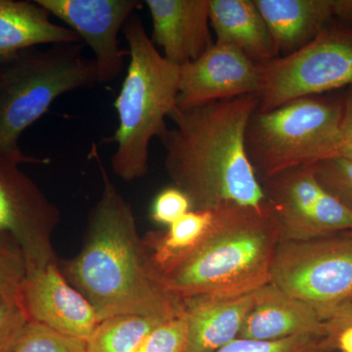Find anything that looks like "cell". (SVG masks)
I'll list each match as a JSON object with an SVG mask.
<instances>
[{"label":"cell","mask_w":352,"mask_h":352,"mask_svg":"<svg viewBox=\"0 0 352 352\" xmlns=\"http://www.w3.org/2000/svg\"><path fill=\"white\" fill-rule=\"evenodd\" d=\"M283 56L300 50L335 19L352 21V0H254Z\"/></svg>","instance_id":"obj_15"},{"label":"cell","mask_w":352,"mask_h":352,"mask_svg":"<svg viewBox=\"0 0 352 352\" xmlns=\"http://www.w3.org/2000/svg\"><path fill=\"white\" fill-rule=\"evenodd\" d=\"M0 63H1V62H0Z\"/></svg>","instance_id":"obj_34"},{"label":"cell","mask_w":352,"mask_h":352,"mask_svg":"<svg viewBox=\"0 0 352 352\" xmlns=\"http://www.w3.org/2000/svg\"><path fill=\"white\" fill-rule=\"evenodd\" d=\"M261 112L352 87V28L331 24L300 50L261 65Z\"/></svg>","instance_id":"obj_7"},{"label":"cell","mask_w":352,"mask_h":352,"mask_svg":"<svg viewBox=\"0 0 352 352\" xmlns=\"http://www.w3.org/2000/svg\"><path fill=\"white\" fill-rule=\"evenodd\" d=\"M214 219V212L190 210L168 226V232L149 234L144 242L154 270H163L196 249L207 236Z\"/></svg>","instance_id":"obj_20"},{"label":"cell","mask_w":352,"mask_h":352,"mask_svg":"<svg viewBox=\"0 0 352 352\" xmlns=\"http://www.w3.org/2000/svg\"><path fill=\"white\" fill-rule=\"evenodd\" d=\"M25 275L27 265L19 247L9 236L0 235V296L23 308Z\"/></svg>","instance_id":"obj_24"},{"label":"cell","mask_w":352,"mask_h":352,"mask_svg":"<svg viewBox=\"0 0 352 352\" xmlns=\"http://www.w3.org/2000/svg\"><path fill=\"white\" fill-rule=\"evenodd\" d=\"M103 192L88 220L85 244L64 276L91 303L99 322L120 315L166 321L184 314L183 300L160 282L131 205L116 188L92 146Z\"/></svg>","instance_id":"obj_2"},{"label":"cell","mask_w":352,"mask_h":352,"mask_svg":"<svg viewBox=\"0 0 352 352\" xmlns=\"http://www.w3.org/2000/svg\"><path fill=\"white\" fill-rule=\"evenodd\" d=\"M258 94L191 107L176 106L173 129L160 138L164 166L192 210L214 212L227 206L263 208V185L252 168L245 133L259 108Z\"/></svg>","instance_id":"obj_1"},{"label":"cell","mask_w":352,"mask_h":352,"mask_svg":"<svg viewBox=\"0 0 352 352\" xmlns=\"http://www.w3.org/2000/svg\"><path fill=\"white\" fill-rule=\"evenodd\" d=\"M314 168L319 182L352 210V160L337 155L315 164Z\"/></svg>","instance_id":"obj_25"},{"label":"cell","mask_w":352,"mask_h":352,"mask_svg":"<svg viewBox=\"0 0 352 352\" xmlns=\"http://www.w3.org/2000/svg\"><path fill=\"white\" fill-rule=\"evenodd\" d=\"M122 32L131 60L115 103L119 127L113 138L117 150L112 168L124 182H133L147 175L152 139L168 129L166 120L177 106L179 67L156 50L138 14L127 19Z\"/></svg>","instance_id":"obj_4"},{"label":"cell","mask_w":352,"mask_h":352,"mask_svg":"<svg viewBox=\"0 0 352 352\" xmlns=\"http://www.w3.org/2000/svg\"><path fill=\"white\" fill-rule=\"evenodd\" d=\"M342 115L340 122V138L342 145H352V87L342 100Z\"/></svg>","instance_id":"obj_30"},{"label":"cell","mask_w":352,"mask_h":352,"mask_svg":"<svg viewBox=\"0 0 352 352\" xmlns=\"http://www.w3.org/2000/svg\"><path fill=\"white\" fill-rule=\"evenodd\" d=\"M83 48V41L52 44L0 63V154L29 157L21 151V134L62 95L99 83L97 65Z\"/></svg>","instance_id":"obj_5"},{"label":"cell","mask_w":352,"mask_h":352,"mask_svg":"<svg viewBox=\"0 0 352 352\" xmlns=\"http://www.w3.org/2000/svg\"><path fill=\"white\" fill-rule=\"evenodd\" d=\"M186 344L187 322L183 314L160 323L138 352H185Z\"/></svg>","instance_id":"obj_26"},{"label":"cell","mask_w":352,"mask_h":352,"mask_svg":"<svg viewBox=\"0 0 352 352\" xmlns=\"http://www.w3.org/2000/svg\"><path fill=\"white\" fill-rule=\"evenodd\" d=\"M36 1L0 0V62L43 44L82 41L69 28L50 20Z\"/></svg>","instance_id":"obj_19"},{"label":"cell","mask_w":352,"mask_h":352,"mask_svg":"<svg viewBox=\"0 0 352 352\" xmlns=\"http://www.w3.org/2000/svg\"><path fill=\"white\" fill-rule=\"evenodd\" d=\"M338 155L352 160V145H342Z\"/></svg>","instance_id":"obj_32"},{"label":"cell","mask_w":352,"mask_h":352,"mask_svg":"<svg viewBox=\"0 0 352 352\" xmlns=\"http://www.w3.org/2000/svg\"><path fill=\"white\" fill-rule=\"evenodd\" d=\"M214 214L210 231L196 249L155 271L164 289L182 300L245 295L270 283L280 234L268 206H227Z\"/></svg>","instance_id":"obj_3"},{"label":"cell","mask_w":352,"mask_h":352,"mask_svg":"<svg viewBox=\"0 0 352 352\" xmlns=\"http://www.w3.org/2000/svg\"><path fill=\"white\" fill-rule=\"evenodd\" d=\"M325 321L328 335L346 326L352 325V300L321 314Z\"/></svg>","instance_id":"obj_29"},{"label":"cell","mask_w":352,"mask_h":352,"mask_svg":"<svg viewBox=\"0 0 352 352\" xmlns=\"http://www.w3.org/2000/svg\"><path fill=\"white\" fill-rule=\"evenodd\" d=\"M342 115V101L318 96L256 111L248 126L245 148L259 182L337 156Z\"/></svg>","instance_id":"obj_6"},{"label":"cell","mask_w":352,"mask_h":352,"mask_svg":"<svg viewBox=\"0 0 352 352\" xmlns=\"http://www.w3.org/2000/svg\"><path fill=\"white\" fill-rule=\"evenodd\" d=\"M351 235H352V232H351Z\"/></svg>","instance_id":"obj_33"},{"label":"cell","mask_w":352,"mask_h":352,"mask_svg":"<svg viewBox=\"0 0 352 352\" xmlns=\"http://www.w3.org/2000/svg\"><path fill=\"white\" fill-rule=\"evenodd\" d=\"M336 351L333 337L300 336L278 340L236 339L217 352H333Z\"/></svg>","instance_id":"obj_22"},{"label":"cell","mask_w":352,"mask_h":352,"mask_svg":"<svg viewBox=\"0 0 352 352\" xmlns=\"http://www.w3.org/2000/svg\"><path fill=\"white\" fill-rule=\"evenodd\" d=\"M30 319L19 305L0 296V352H12Z\"/></svg>","instance_id":"obj_28"},{"label":"cell","mask_w":352,"mask_h":352,"mask_svg":"<svg viewBox=\"0 0 352 352\" xmlns=\"http://www.w3.org/2000/svg\"><path fill=\"white\" fill-rule=\"evenodd\" d=\"M162 322L138 315L104 319L88 338L87 352H138L150 333Z\"/></svg>","instance_id":"obj_21"},{"label":"cell","mask_w":352,"mask_h":352,"mask_svg":"<svg viewBox=\"0 0 352 352\" xmlns=\"http://www.w3.org/2000/svg\"><path fill=\"white\" fill-rule=\"evenodd\" d=\"M254 302V292L239 296L184 298L187 322L185 352H217L239 338Z\"/></svg>","instance_id":"obj_17"},{"label":"cell","mask_w":352,"mask_h":352,"mask_svg":"<svg viewBox=\"0 0 352 352\" xmlns=\"http://www.w3.org/2000/svg\"><path fill=\"white\" fill-rule=\"evenodd\" d=\"M85 41L94 53L99 83L113 82L124 69L119 34L140 6L136 0H36Z\"/></svg>","instance_id":"obj_11"},{"label":"cell","mask_w":352,"mask_h":352,"mask_svg":"<svg viewBox=\"0 0 352 352\" xmlns=\"http://www.w3.org/2000/svg\"><path fill=\"white\" fill-rule=\"evenodd\" d=\"M270 283L320 315L352 300V235L280 242Z\"/></svg>","instance_id":"obj_8"},{"label":"cell","mask_w":352,"mask_h":352,"mask_svg":"<svg viewBox=\"0 0 352 352\" xmlns=\"http://www.w3.org/2000/svg\"><path fill=\"white\" fill-rule=\"evenodd\" d=\"M210 23L214 43L235 48L256 64L279 57L254 0H210Z\"/></svg>","instance_id":"obj_18"},{"label":"cell","mask_w":352,"mask_h":352,"mask_svg":"<svg viewBox=\"0 0 352 352\" xmlns=\"http://www.w3.org/2000/svg\"><path fill=\"white\" fill-rule=\"evenodd\" d=\"M12 352H87L85 340L29 320Z\"/></svg>","instance_id":"obj_23"},{"label":"cell","mask_w":352,"mask_h":352,"mask_svg":"<svg viewBox=\"0 0 352 352\" xmlns=\"http://www.w3.org/2000/svg\"><path fill=\"white\" fill-rule=\"evenodd\" d=\"M261 65L242 52L214 43L195 61L179 67L177 107L258 94Z\"/></svg>","instance_id":"obj_12"},{"label":"cell","mask_w":352,"mask_h":352,"mask_svg":"<svg viewBox=\"0 0 352 352\" xmlns=\"http://www.w3.org/2000/svg\"><path fill=\"white\" fill-rule=\"evenodd\" d=\"M48 160L0 154V235L19 247L28 271L57 263L53 234L61 214L21 164H46Z\"/></svg>","instance_id":"obj_9"},{"label":"cell","mask_w":352,"mask_h":352,"mask_svg":"<svg viewBox=\"0 0 352 352\" xmlns=\"http://www.w3.org/2000/svg\"><path fill=\"white\" fill-rule=\"evenodd\" d=\"M336 342V349L340 352H352V325L346 326L331 333Z\"/></svg>","instance_id":"obj_31"},{"label":"cell","mask_w":352,"mask_h":352,"mask_svg":"<svg viewBox=\"0 0 352 352\" xmlns=\"http://www.w3.org/2000/svg\"><path fill=\"white\" fill-rule=\"evenodd\" d=\"M153 22L152 43L177 67L195 61L214 44L210 0H147Z\"/></svg>","instance_id":"obj_14"},{"label":"cell","mask_w":352,"mask_h":352,"mask_svg":"<svg viewBox=\"0 0 352 352\" xmlns=\"http://www.w3.org/2000/svg\"><path fill=\"white\" fill-rule=\"evenodd\" d=\"M22 303L30 320L85 342L99 323L91 303L69 283L57 263L28 271Z\"/></svg>","instance_id":"obj_13"},{"label":"cell","mask_w":352,"mask_h":352,"mask_svg":"<svg viewBox=\"0 0 352 352\" xmlns=\"http://www.w3.org/2000/svg\"><path fill=\"white\" fill-rule=\"evenodd\" d=\"M326 335L325 321L316 308L268 283L254 292V302L239 339L278 340Z\"/></svg>","instance_id":"obj_16"},{"label":"cell","mask_w":352,"mask_h":352,"mask_svg":"<svg viewBox=\"0 0 352 352\" xmlns=\"http://www.w3.org/2000/svg\"><path fill=\"white\" fill-rule=\"evenodd\" d=\"M190 210H192V205L188 197L175 186L163 190L156 197L151 215L157 223L170 226Z\"/></svg>","instance_id":"obj_27"},{"label":"cell","mask_w":352,"mask_h":352,"mask_svg":"<svg viewBox=\"0 0 352 352\" xmlns=\"http://www.w3.org/2000/svg\"><path fill=\"white\" fill-rule=\"evenodd\" d=\"M261 185L280 242L352 232V210L319 182L314 166L284 171Z\"/></svg>","instance_id":"obj_10"}]
</instances>
